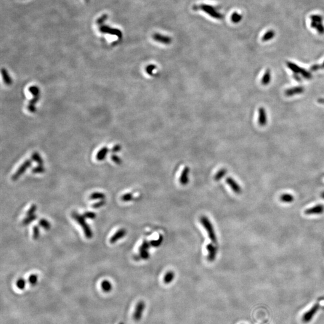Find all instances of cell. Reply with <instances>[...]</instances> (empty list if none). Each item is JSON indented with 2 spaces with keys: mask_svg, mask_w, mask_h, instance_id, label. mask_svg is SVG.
Here are the masks:
<instances>
[{
  "mask_svg": "<svg viewBox=\"0 0 324 324\" xmlns=\"http://www.w3.org/2000/svg\"><path fill=\"white\" fill-rule=\"evenodd\" d=\"M109 152V149L108 147H104L101 148L97 153L96 155V159L99 161H103L106 157V155Z\"/></svg>",
  "mask_w": 324,
  "mask_h": 324,
  "instance_id": "obj_17",
  "label": "cell"
},
{
  "mask_svg": "<svg viewBox=\"0 0 324 324\" xmlns=\"http://www.w3.org/2000/svg\"><path fill=\"white\" fill-rule=\"evenodd\" d=\"M324 211V206L322 205H317L314 207L309 208L305 211V214L307 215L312 214H320Z\"/></svg>",
  "mask_w": 324,
  "mask_h": 324,
  "instance_id": "obj_14",
  "label": "cell"
},
{
  "mask_svg": "<svg viewBox=\"0 0 324 324\" xmlns=\"http://www.w3.org/2000/svg\"><path fill=\"white\" fill-rule=\"evenodd\" d=\"M304 88L303 86H296L288 89L285 91V95L288 97L292 96L296 94H301L304 92Z\"/></svg>",
  "mask_w": 324,
  "mask_h": 324,
  "instance_id": "obj_16",
  "label": "cell"
},
{
  "mask_svg": "<svg viewBox=\"0 0 324 324\" xmlns=\"http://www.w3.org/2000/svg\"><path fill=\"white\" fill-rule=\"evenodd\" d=\"M45 171V169L43 165H38L34 167L32 169V172L34 174H42Z\"/></svg>",
  "mask_w": 324,
  "mask_h": 324,
  "instance_id": "obj_36",
  "label": "cell"
},
{
  "mask_svg": "<svg viewBox=\"0 0 324 324\" xmlns=\"http://www.w3.org/2000/svg\"><path fill=\"white\" fill-rule=\"evenodd\" d=\"M267 123V117L265 109L260 108L258 109V123L261 126H265Z\"/></svg>",
  "mask_w": 324,
  "mask_h": 324,
  "instance_id": "obj_15",
  "label": "cell"
},
{
  "mask_svg": "<svg viewBox=\"0 0 324 324\" xmlns=\"http://www.w3.org/2000/svg\"><path fill=\"white\" fill-rule=\"evenodd\" d=\"M163 237H162L161 235H160L159 238L158 239H157L156 240L151 241L150 242V244H151V246H152L153 247H158L159 246H160V244L162 243V242H163Z\"/></svg>",
  "mask_w": 324,
  "mask_h": 324,
  "instance_id": "obj_35",
  "label": "cell"
},
{
  "mask_svg": "<svg viewBox=\"0 0 324 324\" xmlns=\"http://www.w3.org/2000/svg\"><path fill=\"white\" fill-rule=\"evenodd\" d=\"M156 68V66L155 65H153V64H151V65H148L147 67H146V72L148 74V75H152V73L155 70V69Z\"/></svg>",
  "mask_w": 324,
  "mask_h": 324,
  "instance_id": "obj_42",
  "label": "cell"
},
{
  "mask_svg": "<svg viewBox=\"0 0 324 324\" xmlns=\"http://www.w3.org/2000/svg\"><path fill=\"white\" fill-rule=\"evenodd\" d=\"M39 223L41 227H43L46 230H48L51 229V223H49V221H48L47 220H46L44 219H40L39 222Z\"/></svg>",
  "mask_w": 324,
  "mask_h": 324,
  "instance_id": "obj_26",
  "label": "cell"
},
{
  "mask_svg": "<svg viewBox=\"0 0 324 324\" xmlns=\"http://www.w3.org/2000/svg\"><path fill=\"white\" fill-rule=\"evenodd\" d=\"M270 81H271V72L270 70H267L262 78L261 82L262 85H267L268 84H270Z\"/></svg>",
  "mask_w": 324,
  "mask_h": 324,
  "instance_id": "obj_22",
  "label": "cell"
},
{
  "mask_svg": "<svg viewBox=\"0 0 324 324\" xmlns=\"http://www.w3.org/2000/svg\"><path fill=\"white\" fill-rule=\"evenodd\" d=\"M40 99V97H34L29 102V104L35 105Z\"/></svg>",
  "mask_w": 324,
  "mask_h": 324,
  "instance_id": "obj_50",
  "label": "cell"
},
{
  "mask_svg": "<svg viewBox=\"0 0 324 324\" xmlns=\"http://www.w3.org/2000/svg\"><path fill=\"white\" fill-rule=\"evenodd\" d=\"M321 197H322V198L323 199H324V192H323V193H322V195H321Z\"/></svg>",
  "mask_w": 324,
  "mask_h": 324,
  "instance_id": "obj_54",
  "label": "cell"
},
{
  "mask_svg": "<svg viewBox=\"0 0 324 324\" xmlns=\"http://www.w3.org/2000/svg\"><path fill=\"white\" fill-rule=\"evenodd\" d=\"M150 246H151L150 243L148 242L147 240H144V242L142 243L141 246L139 247V249H143V250H148V249L150 247Z\"/></svg>",
  "mask_w": 324,
  "mask_h": 324,
  "instance_id": "obj_43",
  "label": "cell"
},
{
  "mask_svg": "<svg viewBox=\"0 0 324 324\" xmlns=\"http://www.w3.org/2000/svg\"><path fill=\"white\" fill-rule=\"evenodd\" d=\"M318 102L320 103H324V99H319L318 100Z\"/></svg>",
  "mask_w": 324,
  "mask_h": 324,
  "instance_id": "obj_53",
  "label": "cell"
},
{
  "mask_svg": "<svg viewBox=\"0 0 324 324\" xmlns=\"http://www.w3.org/2000/svg\"><path fill=\"white\" fill-rule=\"evenodd\" d=\"M107 18H108V15L106 14H105L102 17L98 19V20H97V23L98 24H102V23H103L107 19Z\"/></svg>",
  "mask_w": 324,
  "mask_h": 324,
  "instance_id": "obj_48",
  "label": "cell"
},
{
  "mask_svg": "<svg viewBox=\"0 0 324 324\" xmlns=\"http://www.w3.org/2000/svg\"><path fill=\"white\" fill-rule=\"evenodd\" d=\"M127 234V230L125 229H119L116 233H115L112 237L110 238L109 242L111 244H114L117 243L119 240L124 237Z\"/></svg>",
  "mask_w": 324,
  "mask_h": 324,
  "instance_id": "obj_12",
  "label": "cell"
},
{
  "mask_svg": "<svg viewBox=\"0 0 324 324\" xmlns=\"http://www.w3.org/2000/svg\"><path fill=\"white\" fill-rule=\"evenodd\" d=\"M320 307V305L318 303L315 304L312 307H311L310 309H309L307 312H306L303 316L302 320L304 323H308L315 316V315L317 313V311L319 310Z\"/></svg>",
  "mask_w": 324,
  "mask_h": 324,
  "instance_id": "obj_7",
  "label": "cell"
},
{
  "mask_svg": "<svg viewBox=\"0 0 324 324\" xmlns=\"http://www.w3.org/2000/svg\"><path fill=\"white\" fill-rule=\"evenodd\" d=\"M227 184L229 185V186L230 187L234 192L236 194H240L241 193V188L238 184V183L231 177H228L226 179Z\"/></svg>",
  "mask_w": 324,
  "mask_h": 324,
  "instance_id": "obj_10",
  "label": "cell"
},
{
  "mask_svg": "<svg viewBox=\"0 0 324 324\" xmlns=\"http://www.w3.org/2000/svg\"><path fill=\"white\" fill-rule=\"evenodd\" d=\"M119 324H124L123 322H120Z\"/></svg>",
  "mask_w": 324,
  "mask_h": 324,
  "instance_id": "obj_55",
  "label": "cell"
},
{
  "mask_svg": "<svg viewBox=\"0 0 324 324\" xmlns=\"http://www.w3.org/2000/svg\"><path fill=\"white\" fill-rule=\"evenodd\" d=\"M195 10H200L201 11H203L205 13H206L208 15H209L211 17L217 19V20H222L223 18V15L220 13L214 7L210 6L209 4H202L199 6H194Z\"/></svg>",
  "mask_w": 324,
  "mask_h": 324,
  "instance_id": "obj_2",
  "label": "cell"
},
{
  "mask_svg": "<svg viewBox=\"0 0 324 324\" xmlns=\"http://www.w3.org/2000/svg\"><path fill=\"white\" fill-rule=\"evenodd\" d=\"M27 109H28V111L31 112V113L36 112V108L35 105H33L28 104V105L27 106Z\"/></svg>",
  "mask_w": 324,
  "mask_h": 324,
  "instance_id": "obj_49",
  "label": "cell"
},
{
  "mask_svg": "<svg viewBox=\"0 0 324 324\" xmlns=\"http://www.w3.org/2000/svg\"><path fill=\"white\" fill-rule=\"evenodd\" d=\"M206 249L208 253V259L210 262H213L216 257L217 249L213 244H208L206 246Z\"/></svg>",
  "mask_w": 324,
  "mask_h": 324,
  "instance_id": "obj_13",
  "label": "cell"
},
{
  "mask_svg": "<svg viewBox=\"0 0 324 324\" xmlns=\"http://www.w3.org/2000/svg\"><path fill=\"white\" fill-rule=\"evenodd\" d=\"M139 255L142 259H147L150 257V253H148L147 250H143V249H139Z\"/></svg>",
  "mask_w": 324,
  "mask_h": 324,
  "instance_id": "obj_32",
  "label": "cell"
},
{
  "mask_svg": "<svg viewBox=\"0 0 324 324\" xmlns=\"http://www.w3.org/2000/svg\"><path fill=\"white\" fill-rule=\"evenodd\" d=\"M226 173H227V170H226V169L223 168V169H220V170L216 174V175H214V180H215V181H217L220 180L221 179L223 178V177L224 176L226 175Z\"/></svg>",
  "mask_w": 324,
  "mask_h": 324,
  "instance_id": "obj_25",
  "label": "cell"
},
{
  "mask_svg": "<svg viewBox=\"0 0 324 324\" xmlns=\"http://www.w3.org/2000/svg\"><path fill=\"white\" fill-rule=\"evenodd\" d=\"M105 203H106V201H105V199L100 200V201H99L97 202H96L94 204H92V208H94V209H98V208H100L102 206H103V205H105Z\"/></svg>",
  "mask_w": 324,
  "mask_h": 324,
  "instance_id": "obj_39",
  "label": "cell"
},
{
  "mask_svg": "<svg viewBox=\"0 0 324 324\" xmlns=\"http://www.w3.org/2000/svg\"><path fill=\"white\" fill-rule=\"evenodd\" d=\"M317 31L320 34H324V27L323 25L321 24V23H317V24L315 28Z\"/></svg>",
  "mask_w": 324,
  "mask_h": 324,
  "instance_id": "obj_45",
  "label": "cell"
},
{
  "mask_svg": "<svg viewBox=\"0 0 324 324\" xmlns=\"http://www.w3.org/2000/svg\"><path fill=\"white\" fill-rule=\"evenodd\" d=\"M37 282H38V277L37 275L31 274V275H30L28 278V282L32 286L36 285Z\"/></svg>",
  "mask_w": 324,
  "mask_h": 324,
  "instance_id": "obj_34",
  "label": "cell"
},
{
  "mask_svg": "<svg viewBox=\"0 0 324 324\" xmlns=\"http://www.w3.org/2000/svg\"><path fill=\"white\" fill-rule=\"evenodd\" d=\"M31 158L33 161H34L35 162H36V163L39 165H43V163H44V161L42 159L41 157L40 156V155L37 153V152H34L32 155H31Z\"/></svg>",
  "mask_w": 324,
  "mask_h": 324,
  "instance_id": "obj_21",
  "label": "cell"
},
{
  "mask_svg": "<svg viewBox=\"0 0 324 324\" xmlns=\"http://www.w3.org/2000/svg\"><path fill=\"white\" fill-rule=\"evenodd\" d=\"M36 219H37V216L36 214H33V215H31V216H28L25 219H24V220H23L22 223H23V224H24V225L29 224L31 223H32L33 221H34Z\"/></svg>",
  "mask_w": 324,
  "mask_h": 324,
  "instance_id": "obj_30",
  "label": "cell"
},
{
  "mask_svg": "<svg viewBox=\"0 0 324 324\" xmlns=\"http://www.w3.org/2000/svg\"><path fill=\"white\" fill-rule=\"evenodd\" d=\"M322 68H324V62L322 63V65H314L313 66L311 67L310 69L311 70H313V71H315V70H319V69H322Z\"/></svg>",
  "mask_w": 324,
  "mask_h": 324,
  "instance_id": "obj_46",
  "label": "cell"
},
{
  "mask_svg": "<svg viewBox=\"0 0 324 324\" xmlns=\"http://www.w3.org/2000/svg\"><path fill=\"white\" fill-rule=\"evenodd\" d=\"M26 286V281L22 278L19 279L16 282V286L20 290L24 289Z\"/></svg>",
  "mask_w": 324,
  "mask_h": 324,
  "instance_id": "obj_31",
  "label": "cell"
},
{
  "mask_svg": "<svg viewBox=\"0 0 324 324\" xmlns=\"http://www.w3.org/2000/svg\"><path fill=\"white\" fill-rule=\"evenodd\" d=\"M100 31L102 33H108V34H112V35L116 36L118 37H122V32L120 30L117 29V28H110L109 27L106 26V25L101 26L100 28Z\"/></svg>",
  "mask_w": 324,
  "mask_h": 324,
  "instance_id": "obj_9",
  "label": "cell"
},
{
  "mask_svg": "<svg viewBox=\"0 0 324 324\" xmlns=\"http://www.w3.org/2000/svg\"><path fill=\"white\" fill-rule=\"evenodd\" d=\"M1 74H2V76H3V80L4 81V83L7 85H10L12 84L13 83V81H12V79L11 78L10 76L9 75L8 72L7 71V70L6 68H3L1 69Z\"/></svg>",
  "mask_w": 324,
  "mask_h": 324,
  "instance_id": "obj_18",
  "label": "cell"
},
{
  "mask_svg": "<svg viewBox=\"0 0 324 324\" xmlns=\"http://www.w3.org/2000/svg\"><path fill=\"white\" fill-rule=\"evenodd\" d=\"M133 198V194L132 193H126V194H124L123 195L121 198V199L122 201L123 202H129L130 201H131Z\"/></svg>",
  "mask_w": 324,
  "mask_h": 324,
  "instance_id": "obj_37",
  "label": "cell"
},
{
  "mask_svg": "<svg viewBox=\"0 0 324 324\" xmlns=\"http://www.w3.org/2000/svg\"><path fill=\"white\" fill-rule=\"evenodd\" d=\"M31 165H32V161L31 160L28 159L25 160L18 168L16 172L12 175V180L13 181L17 180L21 175H22L24 174V172L27 170V169L31 166Z\"/></svg>",
  "mask_w": 324,
  "mask_h": 324,
  "instance_id": "obj_5",
  "label": "cell"
},
{
  "mask_svg": "<svg viewBox=\"0 0 324 324\" xmlns=\"http://www.w3.org/2000/svg\"><path fill=\"white\" fill-rule=\"evenodd\" d=\"M152 38L155 41L160 43L161 44H163L168 45L172 43L171 37L165 35L161 34L160 33H154L152 36Z\"/></svg>",
  "mask_w": 324,
  "mask_h": 324,
  "instance_id": "obj_8",
  "label": "cell"
},
{
  "mask_svg": "<svg viewBox=\"0 0 324 324\" xmlns=\"http://www.w3.org/2000/svg\"><path fill=\"white\" fill-rule=\"evenodd\" d=\"M40 237V229L38 226H34L33 228V238L35 240L39 239Z\"/></svg>",
  "mask_w": 324,
  "mask_h": 324,
  "instance_id": "obj_33",
  "label": "cell"
},
{
  "mask_svg": "<svg viewBox=\"0 0 324 324\" xmlns=\"http://www.w3.org/2000/svg\"><path fill=\"white\" fill-rule=\"evenodd\" d=\"M293 199H294L293 196L291 195V194H288V193L283 194L280 197L281 201L285 203H291L293 201Z\"/></svg>",
  "mask_w": 324,
  "mask_h": 324,
  "instance_id": "obj_27",
  "label": "cell"
},
{
  "mask_svg": "<svg viewBox=\"0 0 324 324\" xmlns=\"http://www.w3.org/2000/svg\"><path fill=\"white\" fill-rule=\"evenodd\" d=\"M275 36V33L272 30H270L267 31L262 37V40L264 41H267L271 40Z\"/></svg>",
  "mask_w": 324,
  "mask_h": 324,
  "instance_id": "obj_29",
  "label": "cell"
},
{
  "mask_svg": "<svg viewBox=\"0 0 324 324\" xmlns=\"http://www.w3.org/2000/svg\"><path fill=\"white\" fill-rule=\"evenodd\" d=\"M133 258L135 261H139L140 259H141L139 254H134V256H133Z\"/></svg>",
  "mask_w": 324,
  "mask_h": 324,
  "instance_id": "obj_51",
  "label": "cell"
},
{
  "mask_svg": "<svg viewBox=\"0 0 324 324\" xmlns=\"http://www.w3.org/2000/svg\"><path fill=\"white\" fill-rule=\"evenodd\" d=\"M230 19L231 21L234 23V24H237V23L240 22L241 20L242 16L237 12H234L232 15H231Z\"/></svg>",
  "mask_w": 324,
  "mask_h": 324,
  "instance_id": "obj_28",
  "label": "cell"
},
{
  "mask_svg": "<svg viewBox=\"0 0 324 324\" xmlns=\"http://www.w3.org/2000/svg\"><path fill=\"white\" fill-rule=\"evenodd\" d=\"M72 217L82 227L85 237L88 239L92 238V235H93L92 231L88 224L86 222L84 216L79 214L76 212H73L72 213Z\"/></svg>",
  "mask_w": 324,
  "mask_h": 324,
  "instance_id": "obj_1",
  "label": "cell"
},
{
  "mask_svg": "<svg viewBox=\"0 0 324 324\" xmlns=\"http://www.w3.org/2000/svg\"><path fill=\"white\" fill-rule=\"evenodd\" d=\"M85 218L89 219H94L96 217V214L94 212L91 211H86L84 213V215Z\"/></svg>",
  "mask_w": 324,
  "mask_h": 324,
  "instance_id": "obj_40",
  "label": "cell"
},
{
  "mask_svg": "<svg viewBox=\"0 0 324 324\" xmlns=\"http://www.w3.org/2000/svg\"><path fill=\"white\" fill-rule=\"evenodd\" d=\"M286 65L288 67L292 70L295 73H300L304 78L309 79L312 78V75L310 72L307 71L304 68H301L296 64L291 62H287Z\"/></svg>",
  "mask_w": 324,
  "mask_h": 324,
  "instance_id": "obj_4",
  "label": "cell"
},
{
  "mask_svg": "<svg viewBox=\"0 0 324 324\" xmlns=\"http://www.w3.org/2000/svg\"><path fill=\"white\" fill-rule=\"evenodd\" d=\"M105 198V195L101 192H94L89 196L91 200H103Z\"/></svg>",
  "mask_w": 324,
  "mask_h": 324,
  "instance_id": "obj_23",
  "label": "cell"
},
{
  "mask_svg": "<svg viewBox=\"0 0 324 324\" xmlns=\"http://www.w3.org/2000/svg\"><path fill=\"white\" fill-rule=\"evenodd\" d=\"M145 307V303L143 301H140L137 303L133 315V318L135 321H139L142 319Z\"/></svg>",
  "mask_w": 324,
  "mask_h": 324,
  "instance_id": "obj_6",
  "label": "cell"
},
{
  "mask_svg": "<svg viewBox=\"0 0 324 324\" xmlns=\"http://www.w3.org/2000/svg\"><path fill=\"white\" fill-rule=\"evenodd\" d=\"M111 160L117 165H121L123 162L121 158L116 154H112L111 155Z\"/></svg>",
  "mask_w": 324,
  "mask_h": 324,
  "instance_id": "obj_38",
  "label": "cell"
},
{
  "mask_svg": "<svg viewBox=\"0 0 324 324\" xmlns=\"http://www.w3.org/2000/svg\"><path fill=\"white\" fill-rule=\"evenodd\" d=\"M28 90H29V92H30V93L33 95V97H40V88L37 86H36V85L31 86L28 88Z\"/></svg>",
  "mask_w": 324,
  "mask_h": 324,
  "instance_id": "obj_24",
  "label": "cell"
},
{
  "mask_svg": "<svg viewBox=\"0 0 324 324\" xmlns=\"http://www.w3.org/2000/svg\"><path fill=\"white\" fill-rule=\"evenodd\" d=\"M189 174H190V168L188 166L185 167L182 170L180 177H179V182L182 186H186L189 181Z\"/></svg>",
  "mask_w": 324,
  "mask_h": 324,
  "instance_id": "obj_11",
  "label": "cell"
},
{
  "mask_svg": "<svg viewBox=\"0 0 324 324\" xmlns=\"http://www.w3.org/2000/svg\"><path fill=\"white\" fill-rule=\"evenodd\" d=\"M310 19L312 21L317 23H321L322 20V17L319 15H312L310 16Z\"/></svg>",
  "mask_w": 324,
  "mask_h": 324,
  "instance_id": "obj_44",
  "label": "cell"
},
{
  "mask_svg": "<svg viewBox=\"0 0 324 324\" xmlns=\"http://www.w3.org/2000/svg\"><path fill=\"white\" fill-rule=\"evenodd\" d=\"M294 78L297 81H301V79L296 75H294Z\"/></svg>",
  "mask_w": 324,
  "mask_h": 324,
  "instance_id": "obj_52",
  "label": "cell"
},
{
  "mask_svg": "<svg viewBox=\"0 0 324 324\" xmlns=\"http://www.w3.org/2000/svg\"><path fill=\"white\" fill-rule=\"evenodd\" d=\"M175 278V273L174 272L170 271L166 273L165 275L164 276L163 281L165 284H169L171 283Z\"/></svg>",
  "mask_w": 324,
  "mask_h": 324,
  "instance_id": "obj_19",
  "label": "cell"
},
{
  "mask_svg": "<svg viewBox=\"0 0 324 324\" xmlns=\"http://www.w3.org/2000/svg\"><path fill=\"white\" fill-rule=\"evenodd\" d=\"M101 287L102 290L105 292H109L112 289V283L107 280H103L101 283Z\"/></svg>",
  "mask_w": 324,
  "mask_h": 324,
  "instance_id": "obj_20",
  "label": "cell"
},
{
  "mask_svg": "<svg viewBox=\"0 0 324 324\" xmlns=\"http://www.w3.org/2000/svg\"><path fill=\"white\" fill-rule=\"evenodd\" d=\"M121 146L119 144H117V145H115L111 149V152L113 153H118L120 151H121Z\"/></svg>",
  "mask_w": 324,
  "mask_h": 324,
  "instance_id": "obj_47",
  "label": "cell"
},
{
  "mask_svg": "<svg viewBox=\"0 0 324 324\" xmlns=\"http://www.w3.org/2000/svg\"><path fill=\"white\" fill-rule=\"evenodd\" d=\"M200 221H201V223L202 224L203 226L204 227V228L205 229L206 231L208 234V237H209L211 242L214 244H217V237L214 232L213 226L211 223L210 222V220L205 216H202L201 217Z\"/></svg>",
  "mask_w": 324,
  "mask_h": 324,
  "instance_id": "obj_3",
  "label": "cell"
},
{
  "mask_svg": "<svg viewBox=\"0 0 324 324\" xmlns=\"http://www.w3.org/2000/svg\"><path fill=\"white\" fill-rule=\"evenodd\" d=\"M37 210V205H35V204H33L31 205V206L30 208V209L27 211V216H31V215H33L34 214L35 212Z\"/></svg>",
  "mask_w": 324,
  "mask_h": 324,
  "instance_id": "obj_41",
  "label": "cell"
}]
</instances>
